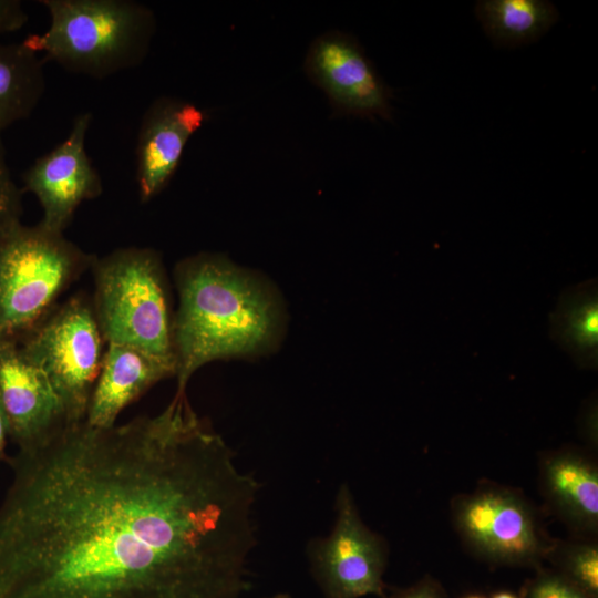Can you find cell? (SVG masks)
<instances>
[{
    "label": "cell",
    "instance_id": "6da1fadb",
    "mask_svg": "<svg viewBox=\"0 0 598 598\" xmlns=\"http://www.w3.org/2000/svg\"><path fill=\"white\" fill-rule=\"evenodd\" d=\"M0 598H241L260 484L176 393L158 414L66 424L18 450Z\"/></svg>",
    "mask_w": 598,
    "mask_h": 598
},
{
    "label": "cell",
    "instance_id": "7a4b0ae2",
    "mask_svg": "<svg viewBox=\"0 0 598 598\" xmlns=\"http://www.w3.org/2000/svg\"><path fill=\"white\" fill-rule=\"evenodd\" d=\"M173 321L177 391L205 364L254 358L279 342L282 312L271 287L224 256L199 254L176 267Z\"/></svg>",
    "mask_w": 598,
    "mask_h": 598
},
{
    "label": "cell",
    "instance_id": "3957f363",
    "mask_svg": "<svg viewBox=\"0 0 598 598\" xmlns=\"http://www.w3.org/2000/svg\"><path fill=\"white\" fill-rule=\"evenodd\" d=\"M50 25L22 43L65 70L103 79L140 65L156 32L154 12L131 0H43Z\"/></svg>",
    "mask_w": 598,
    "mask_h": 598
},
{
    "label": "cell",
    "instance_id": "277c9868",
    "mask_svg": "<svg viewBox=\"0 0 598 598\" xmlns=\"http://www.w3.org/2000/svg\"><path fill=\"white\" fill-rule=\"evenodd\" d=\"M93 311L107 343L136 347L176 368L166 276L159 255L123 248L94 259Z\"/></svg>",
    "mask_w": 598,
    "mask_h": 598
},
{
    "label": "cell",
    "instance_id": "5b68a950",
    "mask_svg": "<svg viewBox=\"0 0 598 598\" xmlns=\"http://www.w3.org/2000/svg\"><path fill=\"white\" fill-rule=\"evenodd\" d=\"M94 258L40 223L0 235V343H18Z\"/></svg>",
    "mask_w": 598,
    "mask_h": 598
},
{
    "label": "cell",
    "instance_id": "8992f818",
    "mask_svg": "<svg viewBox=\"0 0 598 598\" xmlns=\"http://www.w3.org/2000/svg\"><path fill=\"white\" fill-rule=\"evenodd\" d=\"M102 341L93 307L74 297L50 311L18 342L23 357L47 375L66 424L86 419L102 365Z\"/></svg>",
    "mask_w": 598,
    "mask_h": 598
},
{
    "label": "cell",
    "instance_id": "52a82bcc",
    "mask_svg": "<svg viewBox=\"0 0 598 598\" xmlns=\"http://www.w3.org/2000/svg\"><path fill=\"white\" fill-rule=\"evenodd\" d=\"M334 511L331 532L312 539L307 549L317 584L327 598L381 596L384 540L363 523L347 484L336 494Z\"/></svg>",
    "mask_w": 598,
    "mask_h": 598
},
{
    "label": "cell",
    "instance_id": "ba28073f",
    "mask_svg": "<svg viewBox=\"0 0 598 598\" xmlns=\"http://www.w3.org/2000/svg\"><path fill=\"white\" fill-rule=\"evenodd\" d=\"M452 512L462 539L487 559L533 563L554 549L530 505L514 491L482 486L457 497Z\"/></svg>",
    "mask_w": 598,
    "mask_h": 598
},
{
    "label": "cell",
    "instance_id": "9c48e42d",
    "mask_svg": "<svg viewBox=\"0 0 598 598\" xmlns=\"http://www.w3.org/2000/svg\"><path fill=\"white\" fill-rule=\"evenodd\" d=\"M303 69L326 94L333 116L392 121V89L351 34L328 31L309 45Z\"/></svg>",
    "mask_w": 598,
    "mask_h": 598
},
{
    "label": "cell",
    "instance_id": "30bf717a",
    "mask_svg": "<svg viewBox=\"0 0 598 598\" xmlns=\"http://www.w3.org/2000/svg\"><path fill=\"white\" fill-rule=\"evenodd\" d=\"M91 114L79 115L68 137L39 157L24 173L23 183L43 209L40 224L63 234L80 204L99 197L102 181L85 151Z\"/></svg>",
    "mask_w": 598,
    "mask_h": 598
},
{
    "label": "cell",
    "instance_id": "8fae6325",
    "mask_svg": "<svg viewBox=\"0 0 598 598\" xmlns=\"http://www.w3.org/2000/svg\"><path fill=\"white\" fill-rule=\"evenodd\" d=\"M0 403L9 439L18 450L37 447L66 425L62 403L47 375L14 342L0 343Z\"/></svg>",
    "mask_w": 598,
    "mask_h": 598
},
{
    "label": "cell",
    "instance_id": "7c38bea8",
    "mask_svg": "<svg viewBox=\"0 0 598 598\" xmlns=\"http://www.w3.org/2000/svg\"><path fill=\"white\" fill-rule=\"evenodd\" d=\"M205 121L200 109L177 97H158L146 110L136 147V179L143 202L169 183L187 142Z\"/></svg>",
    "mask_w": 598,
    "mask_h": 598
},
{
    "label": "cell",
    "instance_id": "4fadbf2b",
    "mask_svg": "<svg viewBox=\"0 0 598 598\" xmlns=\"http://www.w3.org/2000/svg\"><path fill=\"white\" fill-rule=\"evenodd\" d=\"M176 368L136 347L107 343L85 421L96 427L115 425L120 413Z\"/></svg>",
    "mask_w": 598,
    "mask_h": 598
},
{
    "label": "cell",
    "instance_id": "5bb4252c",
    "mask_svg": "<svg viewBox=\"0 0 598 598\" xmlns=\"http://www.w3.org/2000/svg\"><path fill=\"white\" fill-rule=\"evenodd\" d=\"M546 496L567 522L584 530L598 526V470L575 452L550 455L543 464Z\"/></svg>",
    "mask_w": 598,
    "mask_h": 598
},
{
    "label": "cell",
    "instance_id": "9a60e30c",
    "mask_svg": "<svg viewBox=\"0 0 598 598\" xmlns=\"http://www.w3.org/2000/svg\"><path fill=\"white\" fill-rule=\"evenodd\" d=\"M475 13L494 45L506 49L535 42L559 18L556 7L545 0H481Z\"/></svg>",
    "mask_w": 598,
    "mask_h": 598
},
{
    "label": "cell",
    "instance_id": "2e32d148",
    "mask_svg": "<svg viewBox=\"0 0 598 598\" xmlns=\"http://www.w3.org/2000/svg\"><path fill=\"white\" fill-rule=\"evenodd\" d=\"M44 62L22 42L0 43V133L39 104L45 87Z\"/></svg>",
    "mask_w": 598,
    "mask_h": 598
},
{
    "label": "cell",
    "instance_id": "e0dca14e",
    "mask_svg": "<svg viewBox=\"0 0 598 598\" xmlns=\"http://www.w3.org/2000/svg\"><path fill=\"white\" fill-rule=\"evenodd\" d=\"M551 320L558 342L584 364L592 365L597 360L598 347L596 288L584 283L566 291Z\"/></svg>",
    "mask_w": 598,
    "mask_h": 598
},
{
    "label": "cell",
    "instance_id": "ac0fdd59",
    "mask_svg": "<svg viewBox=\"0 0 598 598\" xmlns=\"http://www.w3.org/2000/svg\"><path fill=\"white\" fill-rule=\"evenodd\" d=\"M559 549L564 565L578 589L582 592H598V548L594 544H571Z\"/></svg>",
    "mask_w": 598,
    "mask_h": 598
},
{
    "label": "cell",
    "instance_id": "d6986e66",
    "mask_svg": "<svg viewBox=\"0 0 598 598\" xmlns=\"http://www.w3.org/2000/svg\"><path fill=\"white\" fill-rule=\"evenodd\" d=\"M21 195L0 154V235L20 221Z\"/></svg>",
    "mask_w": 598,
    "mask_h": 598
},
{
    "label": "cell",
    "instance_id": "ffe728a7",
    "mask_svg": "<svg viewBox=\"0 0 598 598\" xmlns=\"http://www.w3.org/2000/svg\"><path fill=\"white\" fill-rule=\"evenodd\" d=\"M529 598H588L573 584L557 576L546 575L536 580L529 590Z\"/></svg>",
    "mask_w": 598,
    "mask_h": 598
},
{
    "label": "cell",
    "instance_id": "44dd1931",
    "mask_svg": "<svg viewBox=\"0 0 598 598\" xmlns=\"http://www.w3.org/2000/svg\"><path fill=\"white\" fill-rule=\"evenodd\" d=\"M27 20V12L20 1L0 0V35L22 28Z\"/></svg>",
    "mask_w": 598,
    "mask_h": 598
},
{
    "label": "cell",
    "instance_id": "7402d4cb",
    "mask_svg": "<svg viewBox=\"0 0 598 598\" xmlns=\"http://www.w3.org/2000/svg\"><path fill=\"white\" fill-rule=\"evenodd\" d=\"M398 598H441L437 591L429 585H422L408 592L399 596Z\"/></svg>",
    "mask_w": 598,
    "mask_h": 598
},
{
    "label": "cell",
    "instance_id": "603a6c76",
    "mask_svg": "<svg viewBox=\"0 0 598 598\" xmlns=\"http://www.w3.org/2000/svg\"><path fill=\"white\" fill-rule=\"evenodd\" d=\"M9 437L8 423L0 403V462H7L9 456L6 454L7 439Z\"/></svg>",
    "mask_w": 598,
    "mask_h": 598
},
{
    "label": "cell",
    "instance_id": "cb8c5ba5",
    "mask_svg": "<svg viewBox=\"0 0 598 598\" xmlns=\"http://www.w3.org/2000/svg\"><path fill=\"white\" fill-rule=\"evenodd\" d=\"M493 598H516L514 595L509 592H498Z\"/></svg>",
    "mask_w": 598,
    "mask_h": 598
},
{
    "label": "cell",
    "instance_id": "d4e9b609",
    "mask_svg": "<svg viewBox=\"0 0 598 598\" xmlns=\"http://www.w3.org/2000/svg\"><path fill=\"white\" fill-rule=\"evenodd\" d=\"M267 598H291V596L289 594H286V592H278V594H275L270 597H267Z\"/></svg>",
    "mask_w": 598,
    "mask_h": 598
},
{
    "label": "cell",
    "instance_id": "484cf974",
    "mask_svg": "<svg viewBox=\"0 0 598 598\" xmlns=\"http://www.w3.org/2000/svg\"><path fill=\"white\" fill-rule=\"evenodd\" d=\"M466 598H482V597L471 596V597H466Z\"/></svg>",
    "mask_w": 598,
    "mask_h": 598
}]
</instances>
